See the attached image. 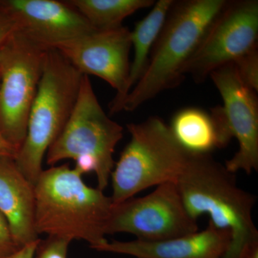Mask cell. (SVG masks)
<instances>
[{
  "label": "cell",
  "instance_id": "cell-1",
  "mask_svg": "<svg viewBox=\"0 0 258 258\" xmlns=\"http://www.w3.org/2000/svg\"><path fill=\"white\" fill-rule=\"evenodd\" d=\"M83 175L68 164L42 171L35 184V230L85 240L96 249L107 242L113 203L103 191L88 186Z\"/></svg>",
  "mask_w": 258,
  "mask_h": 258
},
{
  "label": "cell",
  "instance_id": "cell-2",
  "mask_svg": "<svg viewBox=\"0 0 258 258\" xmlns=\"http://www.w3.org/2000/svg\"><path fill=\"white\" fill-rule=\"evenodd\" d=\"M176 184L190 216L198 220L208 215L215 227L230 232V246L223 258H242L258 244L252 215L255 197L239 187L235 174L210 154H192Z\"/></svg>",
  "mask_w": 258,
  "mask_h": 258
},
{
  "label": "cell",
  "instance_id": "cell-3",
  "mask_svg": "<svg viewBox=\"0 0 258 258\" xmlns=\"http://www.w3.org/2000/svg\"><path fill=\"white\" fill-rule=\"evenodd\" d=\"M227 0L174 1L153 47L145 72L119 112H132L166 90L179 86L210 25Z\"/></svg>",
  "mask_w": 258,
  "mask_h": 258
},
{
  "label": "cell",
  "instance_id": "cell-4",
  "mask_svg": "<svg viewBox=\"0 0 258 258\" xmlns=\"http://www.w3.org/2000/svg\"><path fill=\"white\" fill-rule=\"evenodd\" d=\"M83 75L54 48L47 50L38 91L29 115L26 137L15 162L35 185L41 174L47 150L67 123Z\"/></svg>",
  "mask_w": 258,
  "mask_h": 258
},
{
  "label": "cell",
  "instance_id": "cell-5",
  "mask_svg": "<svg viewBox=\"0 0 258 258\" xmlns=\"http://www.w3.org/2000/svg\"><path fill=\"white\" fill-rule=\"evenodd\" d=\"M126 126L131 140L110 178L113 205L152 186L176 182L193 154L179 145L169 125L159 117Z\"/></svg>",
  "mask_w": 258,
  "mask_h": 258
},
{
  "label": "cell",
  "instance_id": "cell-6",
  "mask_svg": "<svg viewBox=\"0 0 258 258\" xmlns=\"http://www.w3.org/2000/svg\"><path fill=\"white\" fill-rule=\"evenodd\" d=\"M123 128L108 116L98 101L88 76L82 83L72 113L60 135L45 155L48 165L73 159L83 174L94 172L98 189L109 183L115 162V148L123 138Z\"/></svg>",
  "mask_w": 258,
  "mask_h": 258
},
{
  "label": "cell",
  "instance_id": "cell-7",
  "mask_svg": "<svg viewBox=\"0 0 258 258\" xmlns=\"http://www.w3.org/2000/svg\"><path fill=\"white\" fill-rule=\"evenodd\" d=\"M47 48L15 31L3 46L0 62V132L19 150L38 91Z\"/></svg>",
  "mask_w": 258,
  "mask_h": 258
},
{
  "label": "cell",
  "instance_id": "cell-8",
  "mask_svg": "<svg viewBox=\"0 0 258 258\" xmlns=\"http://www.w3.org/2000/svg\"><path fill=\"white\" fill-rule=\"evenodd\" d=\"M199 231L198 220L185 208L175 181L157 186L149 195L113 205L106 235L132 234L143 242H161Z\"/></svg>",
  "mask_w": 258,
  "mask_h": 258
},
{
  "label": "cell",
  "instance_id": "cell-9",
  "mask_svg": "<svg viewBox=\"0 0 258 258\" xmlns=\"http://www.w3.org/2000/svg\"><path fill=\"white\" fill-rule=\"evenodd\" d=\"M258 1H228L210 25L186 70L197 83L257 48Z\"/></svg>",
  "mask_w": 258,
  "mask_h": 258
},
{
  "label": "cell",
  "instance_id": "cell-10",
  "mask_svg": "<svg viewBox=\"0 0 258 258\" xmlns=\"http://www.w3.org/2000/svg\"><path fill=\"white\" fill-rule=\"evenodd\" d=\"M132 47L131 31L122 26L110 30H95L54 49L81 74L96 76L114 88L116 94L108 106L110 114H113L119 113L128 93Z\"/></svg>",
  "mask_w": 258,
  "mask_h": 258
},
{
  "label": "cell",
  "instance_id": "cell-11",
  "mask_svg": "<svg viewBox=\"0 0 258 258\" xmlns=\"http://www.w3.org/2000/svg\"><path fill=\"white\" fill-rule=\"evenodd\" d=\"M210 78L220 93L227 130L238 142L239 149L226 161L227 170L250 174L258 170V101L255 91L239 78L233 64L215 70Z\"/></svg>",
  "mask_w": 258,
  "mask_h": 258
},
{
  "label": "cell",
  "instance_id": "cell-12",
  "mask_svg": "<svg viewBox=\"0 0 258 258\" xmlns=\"http://www.w3.org/2000/svg\"><path fill=\"white\" fill-rule=\"evenodd\" d=\"M0 13L13 22L17 32L47 48L95 30L66 1L3 0Z\"/></svg>",
  "mask_w": 258,
  "mask_h": 258
},
{
  "label": "cell",
  "instance_id": "cell-13",
  "mask_svg": "<svg viewBox=\"0 0 258 258\" xmlns=\"http://www.w3.org/2000/svg\"><path fill=\"white\" fill-rule=\"evenodd\" d=\"M231 243V235L209 222L206 229L161 242L113 240L96 250L127 254L136 258H223Z\"/></svg>",
  "mask_w": 258,
  "mask_h": 258
},
{
  "label": "cell",
  "instance_id": "cell-14",
  "mask_svg": "<svg viewBox=\"0 0 258 258\" xmlns=\"http://www.w3.org/2000/svg\"><path fill=\"white\" fill-rule=\"evenodd\" d=\"M0 212L20 247L40 239L35 227V185L13 158L0 157Z\"/></svg>",
  "mask_w": 258,
  "mask_h": 258
},
{
  "label": "cell",
  "instance_id": "cell-15",
  "mask_svg": "<svg viewBox=\"0 0 258 258\" xmlns=\"http://www.w3.org/2000/svg\"><path fill=\"white\" fill-rule=\"evenodd\" d=\"M169 127L176 142L191 154L205 155L222 148L212 115L200 108L189 107L180 110Z\"/></svg>",
  "mask_w": 258,
  "mask_h": 258
},
{
  "label": "cell",
  "instance_id": "cell-16",
  "mask_svg": "<svg viewBox=\"0 0 258 258\" xmlns=\"http://www.w3.org/2000/svg\"><path fill=\"white\" fill-rule=\"evenodd\" d=\"M174 3V0H159L154 3L149 14L138 22L133 31H131L134 53L127 85L128 93L145 72L153 47Z\"/></svg>",
  "mask_w": 258,
  "mask_h": 258
},
{
  "label": "cell",
  "instance_id": "cell-17",
  "mask_svg": "<svg viewBox=\"0 0 258 258\" xmlns=\"http://www.w3.org/2000/svg\"><path fill=\"white\" fill-rule=\"evenodd\" d=\"M96 30H110L123 26L125 18L139 10L150 8L154 0H69Z\"/></svg>",
  "mask_w": 258,
  "mask_h": 258
},
{
  "label": "cell",
  "instance_id": "cell-18",
  "mask_svg": "<svg viewBox=\"0 0 258 258\" xmlns=\"http://www.w3.org/2000/svg\"><path fill=\"white\" fill-rule=\"evenodd\" d=\"M236 73L241 81L245 86L253 90L256 93L258 91V51L254 49L237 59L232 63Z\"/></svg>",
  "mask_w": 258,
  "mask_h": 258
},
{
  "label": "cell",
  "instance_id": "cell-19",
  "mask_svg": "<svg viewBox=\"0 0 258 258\" xmlns=\"http://www.w3.org/2000/svg\"><path fill=\"white\" fill-rule=\"evenodd\" d=\"M71 239L60 236H48L39 241L34 258H67Z\"/></svg>",
  "mask_w": 258,
  "mask_h": 258
},
{
  "label": "cell",
  "instance_id": "cell-20",
  "mask_svg": "<svg viewBox=\"0 0 258 258\" xmlns=\"http://www.w3.org/2000/svg\"><path fill=\"white\" fill-rule=\"evenodd\" d=\"M22 247L15 240L8 220L0 212V258H10Z\"/></svg>",
  "mask_w": 258,
  "mask_h": 258
},
{
  "label": "cell",
  "instance_id": "cell-21",
  "mask_svg": "<svg viewBox=\"0 0 258 258\" xmlns=\"http://www.w3.org/2000/svg\"><path fill=\"white\" fill-rule=\"evenodd\" d=\"M16 31L15 24L8 17L0 13V49Z\"/></svg>",
  "mask_w": 258,
  "mask_h": 258
},
{
  "label": "cell",
  "instance_id": "cell-22",
  "mask_svg": "<svg viewBox=\"0 0 258 258\" xmlns=\"http://www.w3.org/2000/svg\"><path fill=\"white\" fill-rule=\"evenodd\" d=\"M18 150L6 140L0 132V157L13 158L15 159Z\"/></svg>",
  "mask_w": 258,
  "mask_h": 258
},
{
  "label": "cell",
  "instance_id": "cell-23",
  "mask_svg": "<svg viewBox=\"0 0 258 258\" xmlns=\"http://www.w3.org/2000/svg\"><path fill=\"white\" fill-rule=\"evenodd\" d=\"M40 240V239H39L35 242L24 246L10 258H34L35 249H36L37 244Z\"/></svg>",
  "mask_w": 258,
  "mask_h": 258
},
{
  "label": "cell",
  "instance_id": "cell-24",
  "mask_svg": "<svg viewBox=\"0 0 258 258\" xmlns=\"http://www.w3.org/2000/svg\"><path fill=\"white\" fill-rule=\"evenodd\" d=\"M242 258H258V244H254L249 247L242 256Z\"/></svg>",
  "mask_w": 258,
  "mask_h": 258
},
{
  "label": "cell",
  "instance_id": "cell-25",
  "mask_svg": "<svg viewBox=\"0 0 258 258\" xmlns=\"http://www.w3.org/2000/svg\"><path fill=\"white\" fill-rule=\"evenodd\" d=\"M3 47L0 49V62H1L2 57H3Z\"/></svg>",
  "mask_w": 258,
  "mask_h": 258
}]
</instances>
